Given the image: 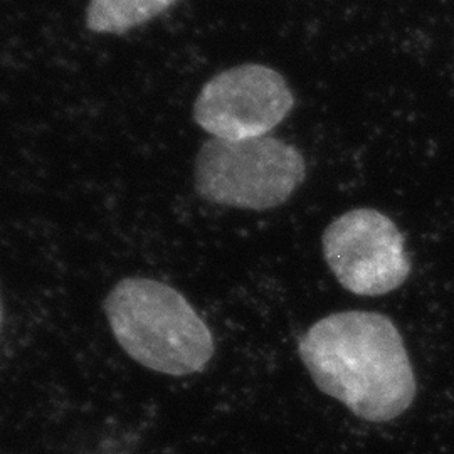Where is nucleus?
<instances>
[{
    "label": "nucleus",
    "instance_id": "nucleus-2",
    "mask_svg": "<svg viewBox=\"0 0 454 454\" xmlns=\"http://www.w3.org/2000/svg\"><path fill=\"white\" fill-rule=\"evenodd\" d=\"M118 345L150 371L184 377L211 362L209 326L176 288L150 278H125L105 300Z\"/></svg>",
    "mask_w": 454,
    "mask_h": 454
},
{
    "label": "nucleus",
    "instance_id": "nucleus-1",
    "mask_svg": "<svg viewBox=\"0 0 454 454\" xmlns=\"http://www.w3.org/2000/svg\"><path fill=\"white\" fill-rule=\"evenodd\" d=\"M298 352L315 386L360 419L387 422L416 397V377L403 335L373 311H340L311 325Z\"/></svg>",
    "mask_w": 454,
    "mask_h": 454
},
{
    "label": "nucleus",
    "instance_id": "nucleus-4",
    "mask_svg": "<svg viewBox=\"0 0 454 454\" xmlns=\"http://www.w3.org/2000/svg\"><path fill=\"white\" fill-rule=\"evenodd\" d=\"M330 271L347 292L380 296L401 288L411 273L406 239L375 209H352L330 223L322 236Z\"/></svg>",
    "mask_w": 454,
    "mask_h": 454
},
{
    "label": "nucleus",
    "instance_id": "nucleus-3",
    "mask_svg": "<svg viewBox=\"0 0 454 454\" xmlns=\"http://www.w3.org/2000/svg\"><path fill=\"white\" fill-rule=\"evenodd\" d=\"M307 177L301 152L271 137L212 138L195 159V189L212 204L266 211L285 204Z\"/></svg>",
    "mask_w": 454,
    "mask_h": 454
},
{
    "label": "nucleus",
    "instance_id": "nucleus-6",
    "mask_svg": "<svg viewBox=\"0 0 454 454\" xmlns=\"http://www.w3.org/2000/svg\"><path fill=\"white\" fill-rule=\"evenodd\" d=\"M177 0H90L86 26L93 33H125L160 16Z\"/></svg>",
    "mask_w": 454,
    "mask_h": 454
},
{
    "label": "nucleus",
    "instance_id": "nucleus-7",
    "mask_svg": "<svg viewBox=\"0 0 454 454\" xmlns=\"http://www.w3.org/2000/svg\"><path fill=\"white\" fill-rule=\"evenodd\" d=\"M0 318H2V309H0Z\"/></svg>",
    "mask_w": 454,
    "mask_h": 454
},
{
    "label": "nucleus",
    "instance_id": "nucleus-5",
    "mask_svg": "<svg viewBox=\"0 0 454 454\" xmlns=\"http://www.w3.org/2000/svg\"><path fill=\"white\" fill-rule=\"evenodd\" d=\"M285 78L268 66L243 65L219 73L195 99V123L214 138L266 137L293 110Z\"/></svg>",
    "mask_w": 454,
    "mask_h": 454
}]
</instances>
